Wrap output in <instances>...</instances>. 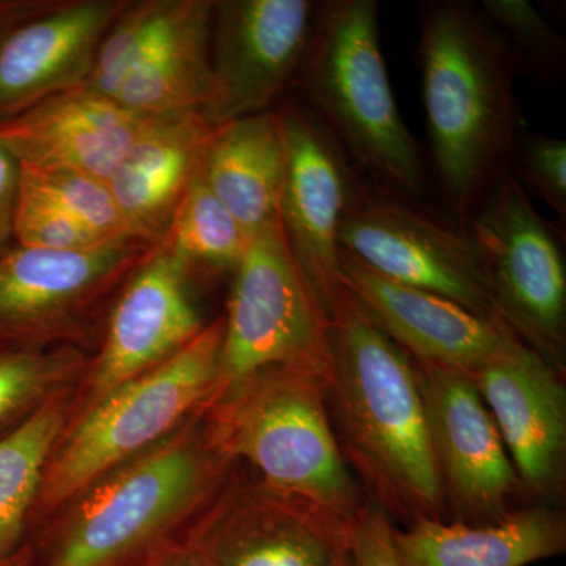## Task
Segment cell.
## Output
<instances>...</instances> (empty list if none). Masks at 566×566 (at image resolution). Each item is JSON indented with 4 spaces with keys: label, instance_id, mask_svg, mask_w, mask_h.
Segmentation results:
<instances>
[{
    "label": "cell",
    "instance_id": "1",
    "mask_svg": "<svg viewBox=\"0 0 566 566\" xmlns=\"http://www.w3.org/2000/svg\"><path fill=\"white\" fill-rule=\"evenodd\" d=\"M419 22L428 167L447 214L469 227L509 172L523 133L520 76L479 3L428 0L420 3Z\"/></svg>",
    "mask_w": 566,
    "mask_h": 566
},
{
    "label": "cell",
    "instance_id": "2",
    "mask_svg": "<svg viewBox=\"0 0 566 566\" xmlns=\"http://www.w3.org/2000/svg\"><path fill=\"white\" fill-rule=\"evenodd\" d=\"M202 411L107 472L29 532L31 566H142L188 532L230 480Z\"/></svg>",
    "mask_w": 566,
    "mask_h": 566
},
{
    "label": "cell",
    "instance_id": "3",
    "mask_svg": "<svg viewBox=\"0 0 566 566\" xmlns=\"http://www.w3.org/2000/svg\"><path fill=\"white\" fill-rule=\"evenodd\" d=\"M375 0L318 2L292 91L365 181L420 203L438 199L427 153L395 102Z\"/></svg>",
    "mask_w": 566,
    "mask_h": 566
},
{
    "label": "cell",
    "instance_id": "4",
    "mask_svg": "<svg viewBox=\"0 0 566 566\" xmlns=\"http://www.w3.org/2000/svg\"><path fill=\"white\" fill-rule=\"evenodd\" d=\"M329 342L327 390L353 455L382 494L433 516L446 494L419 370L346 289L331 312Z\"/></svg>",
    "mask_w": 566,
    "mask_h": 566
},
{
    "label": "cell",
    "instance_id": "5",
    "mask_svg": "<svg viewBox=\"0 0 566 566\" xmlns=\"http://www.w3.org/2000/svg\"><path fill=\"white\" fill-rule=\"evenodd\" d=\"M327 386L319 376L271 368L212 398L202 420L227 461H248L264 486L349 524L363 505L331 428Z\"/></svg>",
    "mask_w": 566,
    "mask_h": 566
},
{
    "label": "cell",
    "instance_id": "6",
    "mask_svg": "<svg viewBox=\"0 0 566 566\" xmlns=\"http://www.w3.org/2000/svg\"><path fill=\"white\" fill-rule=\"evenodd\" d=\"M222 337L223 315L172 359L118 387L66 424L44 469L29 532L107 472L203 411L218 385Z\"/></svg>",
    "mask_w": 566,
    "mask_h": 566
},
{
    "label": "cell",
    "instance_id": "7",
    "mask_svg": "<svg viewBox=\"0 0 566 566\" xmlns=\"http://www.w3.org/2000/svg\"><path fill=\"white\" fill-rule=\"evenodd\" d=\"M156 249L139 238L84 251L11 244L0 253V346L95 354L112 305Z\"/></svg>",
    "mask_w": 566,
    "mask_h": 566
},
{
    "label": "cell",
    "instance_id": "8",
    "mask_svg": "<svg viewBox=\"0 0 566 566\" xmlns=\"http://www.w3.org/2000/svg\"><path fill=\"white\" fill-rule=\"evenodd\" d=\"M233 275L212 398L271 368L329 382V318L294 259L281 219L249 238Z\"/></svg>",
    "mask_w": 566,
    "mask_h": 566
},
{
    "label": "cell",
    "instance_id": "9",
    "mask_svg": "<svg viewBox=\"0 0 566 566\" xmlns=\"http://www.w3.org/2000/svg\"><path fill=\"white\" fill-rule=\"evenodd\" d=\"M338 248L390 281L501 318L474 233L431 205L376 188L360 177L342 219Z\"/></svg>",
    "mask_w": 566,
    "mask_h": 566
},
{
    "label": "cell",
    "instance_id": "10",
    "mask_svg": "<svg viewBox=\"0 0 566 566\" xmlns=\"http://www.w3.org/2000/svg\"><path fill=\"white\" fill-rule=\"evenodd\" d=\"M485 260L495 311L547 360L565 346L566 268L560 230L506 172L469 223Z\"/></svg>",
    "mask_w": 566,
    "mask_h": 566
},
{
    "label": "cell",
    "instance_id": "11",
    "mask_svg": "<svg viewBox=\"0 0 566 566\" xmlns=\"http://www.w3.org/2000/svg\"><path fill=\"white\" fill-rule=\"evenodd\" d=\"M274 111L285 151L279 218L305 281L329 318L345 290L338 230L360 175L303 104L285 95Z\"/></svg>",
    "mask_w": 566,
    "mask_h": 566
},
{
    "label": "cell",
    "instance_id": "12",
    "mask_svg": "<svg viewBox=\"0 0 566 566\" xmlns=\"http://www.w3.org/2000/svg\"><path fill=\"white\" fill-rule=\"evenodd\" d=\"M192 277L161 245L129 277L112 305L91 367L74 389L69 423L118 387L172 359L202 333L208 322L193 300Z\"/></svg>",
    "mask_w": 566,
    "mask_h": 566
},
{
    "label": "cell",
    "instance_id": "13",
    "mask_svg": "<svg viewBox=\"0 0 566 566\" xmlns=\"http://www.w3.org/2000/svg\"><path fill=\"white\" fill-rule=\"evenodd\" d=\"M316 9L312 0H216L211 125L271 111L292 91Z\"/></svg>",
    "mask_w": 566,
    "mask_h": 566
},
{
    "label": "cell",
    "instance_id": "14",
    "mask_svg": "<svg viewBox=\"0 0 566 566\" xmlns=\"http://www.w3.org/2000/svg\"><path fill=\"white\" fill-rule=\"evenodd\" d=\"M348 527L262 482L229 480L185 536L216 566H331L348 551Z\"/></svg>",
    "mask_w": 566,
    "mask_h": 566
},
{
    "label": "cell",
    "instance_id": "15",
    "mask_svg": "<svg viewBox=\"0 0 566 566\" xmlns=\"http://www.w3.org/2000/svg\"><path fill=\"white\" fill-rule=\"evenodd\" d=\"M417 370L444 494L468 517L501 520L517 474L474 381L438 365L417 363Z\"/></svg>",
    "mask_w": 566,
    "mask_h": 566
},
{
    "label": "cell",
    "instance_id": "16",
    "mask_svg": "<svg viewBox=\"0 0 566 566\" xmlns=\"http://www.w3.org/2000/svg\"><path fill=\"white\" fill-rule=\"evenodd\" d=\"M342 281L365 314L419 364L472 375L517 335L501 318L390 281L340 251Z\"/></svg>",
    "mask_w": 566,
    "mask_h": 566
},
{
    "label": "cell",
    "instance_id": "17",
    "mask_svg": "<svg viewBox=\"0 0 566 566\" xmlns=\"http://www.w3.org/2000/svg\"><path fill=\"white\" fill-rule=\"evenodd\" d=\"M128 0H52L0 32V122L57 93L85 87Z\"/></svg>",
    "mask_w": 566,
    "mask_h": 566
},
{
    "label": "cell",
    "instance_id": "18",
    "mask_svg": "<svg viewBox=\"0 0 566 566\" xmlns=\"http://www.w3.org/2000/svg\"><path fill=\"white\" fill-rule=\"evenodd\" d=\"M150 117L80 87L0 122V145L21 167L107 181Z\"/></svg>",
    "mask_w": 566,
    "mask_h": 566
},
{
    "label": "cell",
    "instance_id": "19",
    "mask_svg": "<svg viewBox=\"0 0 566 566\" xmlns=\"http://www.w3.org/2000/svg\"><path fill=\"white\" fill-rule=\"evenodd\" d=\"M469 376L517 476L534 488L551 485L566 447L565 389L553 364L516 337Z\"/></svg>",
    "mask_w": 566,
    "mask_h": 566
},
{
    "label": "cell",
    "instance_id": "20",
    "mask_svg": "<svg viewBox=\"0 0 566 566\" xmlns=\"http://www.w3.org/2000/svg\"><path fill=\"white\" fill-rule=\"evenodd\" d=\"M214 129L202 112L150 117L106 181L134 237L161 244Z\"/></svg>",
    "mask_w": 566,
    "mask_h": 566
},
{
    "label": "cell",
    "instance_id": "21",
    "mask_svg": "<svg viewBox=\"0 0 566 566\" xmlns=\"http://www.w3.org/2000/svg\"><path fill=\"white\" fill-rule=\"evenodd\" d=\"M398 566H527L566 549L564 520L547 509L506 513L486 524H447L416 515L405 531L394 527Z\"/></svg>",
    "mask_w": 566,
    "mask_h": 566
},
{
    "label": "cell",
    "instance_id": "22",
    "mask_svg": "<svg viewBox=\"0 0 566 566\" xmlns=\"http://www.w3.org/2000/svg\"><path fill=\"white\" fill-rule=\"evenodd\" d=\"M285 151L274 107L216 126L202 177L249 238L279 221Z\"/></svg>",
    "mask_w": 566,
    "mask_h": 566
},
{
    "label": "cell",
    "instance_id": "23",
    "mask_svg": "<svg viewBox=\"0 0 566 566\" xmlns=\"http://www.w3.org/2000/svg\"><path fill=\"white\" fill-rule=\"evenodd\" d=\"M214 3L182 0L177 20L122 82L115 102L148 117L180 112H202L207 117L212 103Z\"/></svg>",
    "mask_w": 566,
    "mask_h": 566
},
{
    "label": "cell",
    "instance_id": "24",
    "mask_svg": "<svg viewBox=\"0 0 566 566\" xmlns=\"http://www.w3.org/2000/svg\"><path fill=\"white\" fill-rule=\"evenodd\" d=\"M74 389L0 439V558L28 543L33 505L48 460L69 423Z\"/></svg>",
    "mask_w": 566,
    "mask_h": 566
},
{
    "label": "cell",
    "instance_id": "25",
    "mask_svg": "<svg viewBox=\"0 0 566 566\" xmlns=\"http://www.w3.org/2000/svg\"><path fill=\"white\" fill-rule=\"evenodd\" d=\"M93 353L70 346H0V439L74 389L91 367Z\"/></svg>",
    "mask_w": 566,
    "mask_h": 566
},
{
    "label": "cell",
    "instance_id": "26",
    "mask_svg": "<svg viewBox=\"0 0 566 566\" xmlns=\"http://www.w3.org/2000/svg\"><path fill=\"white\" fill-rule=\"evenodd\" d=\"M248 243L249 234L208 188L200 169L178 203L159 245L193 275L196 271L234 273Z\"/></svg>",
    "mask_w": 566,
    "mask_h": 566
},
{
    "label": "cell",
    "instance_id": "27",
    "mask_svg": "<svg viewBox=\"0 0 566 566\" xmlns=\"http://www.w3.org/2000/svg\"><path fill=\"white\" fill-rule=\"evenodd\" d=\"M515 61L517 76L542 88H560L566 76V41L527 0L479 3Z\"/></svg>",
    "mask_w": 566,
    "mask_h": 566
},
{
    "label": "cell",
    "instance_id": "28",
    "mask_svg": "<svg viewBox=\"0 0 566 566\" xmlns=\"http://www.w3.org/2000/svg\"><path fill=\"white\" fill-rule=\"evenodd\" d=\"M182 0H128L106 32L85 88L114 99L122 82L166 35Z\"/></svg>",
    "mask_w": 566,
    "mask_h": 566
},
{
    "label": "cell",
    "instance_id": "29",
    "mask_svg": "<svg viewBox=\"0 0 566 566\" xmlns=\"http://www.w3.org/2000/svg\"><path fill=\"white\" fill-rule=\"evenodd\" d=\"M20 175L102 243L137 238L123 218L106 181L69 170H36L21 166Z\"/></svg>",
    "mask_w": 566,
    "mask_h": 566
},
{
    "label": "cell",
    "instance_id": "30",
    "mask_svg": "<svg viewBox=\"0 0 566 566\" xmlns=\"http://www.w3.org/2000/svg\"><path fill=\"white\" fill-rule=\"evenodd\" d=\"M13 243L48 251H84L106 244L96 240L50 197L22 180L21 175L14 205Z\"/></svg>",
    "mask_w": 566,
    "mask_h": 566
},
{
    "label": "cell",
    "instance_id": "31",
    "mask_svg": "<svg viewBox=\"0 0 566 566\" xmlns=\"http://www.w3.org/2000/svg\"><path fill=\"white\" fill-rule=\"evenodd\" d=\"M510 172L531 199L536 197L556 212L565 232L566 142L523 129L513 148Z\"/></svg>",
    "mask_w": 566,
    "mask_h": 566
},
{
    "label": "cell",
    "instance_id": "32",
    "mask_svg": "<svg viewBox=\"0 0 566 566\" xmlns=\"http://www.w3.org/2000/svg\"><path fill=\"white\" fill-rule=\"evenodd\" d=\"M394 527L385 506L363 505L348 527V554L353 566H398L394 553Z\"/></svg>",
    "mask_w": 566,
    "mask_h": 566
},
{
    "label": "cell",
    "instance_id": "33",
    "mask_svg": "<svg viewBox=\"0 0 566 566\" xmlns=\"http://www.w3.org/2000/svg\"><path fill=\"white\" fill-rule=\"evenodd\" d=\"M20 189V164L0 145V253L13 243V216Z\"/></svg>",
    "mask_w": 566,
    "mask_h": 566
},
{
    "label": "cell",
    "instance_id": "34",
    "mask_svg": "<svg viewBox=\"0 0 566 566\" xmlns=\"http://www.w3.org/2000/svg\"><path fill=\"white\" fill-rule=\"evenodd\" d=\"M142 566H216L185 535L159 546Z\"/></svg>",
    "mask_w": 566,
    "mask_h": 566
},
{
    "label": "cell",
    "instance_id": "35",
    "mask_svg": "<svg viewBox=\"0 0 566 566\" xmlns=\"http://www.w3.org/2000/svg\"><path fill=\"white\" fill-rule=\"evenodd\" d=\"M51 3L52 0H0V32L35 17Z\"/></svg>",
    "mask_w": 566,
    "mask_h": 566
},
{
    "label": "cell",
    "instance_id": "36",
    "mask_svg": "<svg viewBox=\"0 0 566 566\" xmlns=\"http://www.w3.org/2000/svg\"><path fill=\"white\" fill-rule=\"evenodd\" d=\"M32 553L31 547L25 545L18 553L11 554L9 557L0 558V566H31Z\"/></svg>",
    "mask_w": 566,
    "mask_h": 566
},
{
    "label": "cell",
    "instance_id": "37",
    "mask_svg": "<svg viewBox=\"0 0 566 566\" xmlns=\"http://www.w3.org/2000/svg\"><path fill=\"white\" fill-rule=\"evenodd\" d=\"M331 566H353L352 558H349L348 551H345V553L338 554V556L334 558L333 565H331Z\"/></svg>",
    "mask_w": 566,
    "mask_h": 566
}]
</instances>
